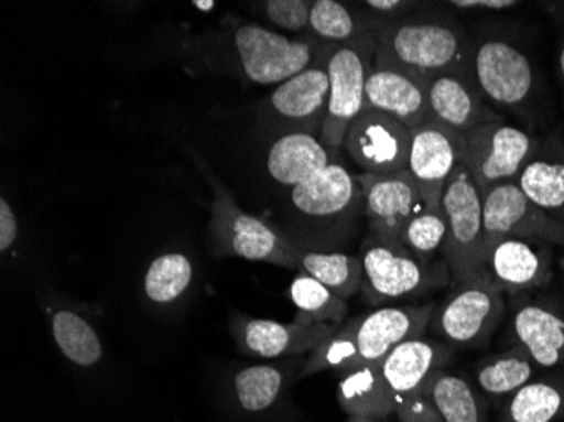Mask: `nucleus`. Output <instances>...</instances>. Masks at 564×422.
Segmentation results:
<instances>
[{"instance_id":"obj_22","label":"nucleus","mask_w":564,"mask_h":422,"mask_svg":"<svg viewBox=\"0 0 564 422\" xmlns=\"http://www.w3.org/2000/svg\"><path fill=\"white\" fill-rule=\"evenodd\" d=\"M366 107L395 117L411 130L417 129L431 119L426 76L376 66L367 78Z\"/></svg>"},{"instance_id":"obj_9","label":"nucleus","mask_w":564,"mask_h":422,"mask_svg":"<svg viewBox=\"0 0 564 422\" xmlns=\"http://www.w3.org/2000/svg\"><path fill=\"white\" fill-rule=\"evenodd\" d=\"M541 141L543 138L507 120L484 123L459 134V164L485 196L500 184L516 183Z\"/></svg>"},{"instance_id":"obj_42","label":"nucleus","mask_w":564,"mask_h":422,"mask_svg":"<svg viewBox=\"0 0 564 422\" xmlns=\"http://www.w3.org/2000/svg\"><path fill=\"white\" fill-rule=\"evenodd\" d=\"M563 141H564V138H563Z\"/></svg>"},{"instance_id":"obj_5","label":"nucleus","mask_w":564,"mask_h":422,"mask_svg":"<svg viewBox=\"0 0 564 422\" xmlns=\"http://www.w3.org/2000/svg\"><path fill=\"white\" fill-rule=\"evenodd\" d=\"M434 310L436 303L382 306L350 320L310 354L300 379L323 370L348 374L377 364L401 343L423 336Z\"/></svg>"},{"instance_id":"obj_6","label":"nucleus","mask_w":564,"mask_h":422,"mask_svg":"<svg viewBox=\"0 0 564 422\" xmlns=\"http://www.w3.org/2000/svg\"><path fill=\"white\" fill-rule=\"evenodd\" d=\"M362 291L369 304L417 300L452 281L445 260L423 262L401 246L367 237L362 247Z\"/></svg>"},{"instance_id":"obj_19","label":"nucleus","mask_w":564,"mask_h":422,"mask_svg":"<svg viewBox=\"0 0 564 422\" xmlns=\"http://www.w3.org/2000/svg\"><path fill=\"white\" fill-rule=\"evenodd\" d=\"M485 272L506 296L535 293L553 279V244L503 239L490 247Z\"/></svg>"},{"instance_id":"obj_13","label":"nucleus","mask_w":564,"mask_h":422,"mask_svg":"<svg viewBox=\"0 0 564 422\" xmlns=\"http://www.w3.org/2000/svg\"><path fill=\"white\" fill-rule=\"evenodd\" d=\"M333 46L326 47L322 58L282 82L262 104V119L269 129L279 132H312L319 138L329 97L326 62Z\"/></svg>"},{"instance_id":"obj_26","label":"nucleus","mask_w":564,"mask_h":422,"mask_svg":"<svg viewBox=\"0 0 564 422\" xmlns=\"http://www.w3.org/2000/svg\"><path fill=\"white\" fill-rule=\"evenodd\" d=\"M543 372L528 351L512 345L500 354L481 358L474 367V386L485 399L502 402Z\"/></svg>"},{"instance_id":"obj_32","label":"nucleus","mask_w":564,"mask_h":422,"mask_svg":"<svg viewBox=\"0 0 564 422\" xmlns=\"http://www.w3.org/2000/svg\"><path fill=\"white\" fill-rule=\"evenodd\" d=\"M286 386V372L279 365H253L236 376L237 399L249 412H261L271 408Z\"/></svg>"},{"instance_id":"obj_31","label":"nucleus","mask_w":564,"mask_h":422,"mask_svg":"<svg viewBox=\"0 0 564 422\" xmlns=\"http://www.w3.org/2000/svg\"><path fill=\"white\" fill-rule=\"evenodd\" d=\"M290 297L300 313L326 325L341 326L348 316L347 301L333 294L322 282L312 275L300 272L291 282Z\"/></svg>"},{"instance_id":"obj_18","label":"nucleus","mask_w":564,"mask_h":422,"mask_svg":"<svg viewBox=\"0 0 564 422\" xmlns=\"http://www.w3.org/2000/svg\"><path fill=\"white\" fill-rule=\"evenodd\" d=\"M512 345L528 351L541 370H564V306L534 293L510 297Z\"/></svg>"},{"instance_id":"obj_34","label":"nucleus","mask_w":564,"mask_h":422,"mask_svg":"<svg viewBox=\"0 0 564 422\" xmlns=\"http://www.w3.org/2000/svg\"><path fill=\"white\" fill-rule=\"evenodd\" d=\"M446 240V218L442 208H426L402 231V247L423 262H434Z\"/></svg>"},{"instance_id":"obj_36","label":"nucleus","mask_w":564,"mask_h":422,"mask_svg":"<svg viewBox=\"0 0 564 422\" xmlns=\"http://www.w3.org/2000/svg\"><path fill=\"white\" fill-rule=\"evenodd\" d=\"M421 2H409V0H367L360 8L366 24H382V22L395 21L404 18L409 12L420 8Z\"/></svg>"},{"instance_id":"obj_29","label":"nucleus","mask_w":564,"mask_h":422,"mask_svg":"<svg viewBox=\"0 0 564 422\" xmlns=\"http://www.w3.org/2000/svg\"><path fill=\"white\" fill-rule=\"evenodd\" d=\"M369 25L354 9L337 0H315L307 36L326 46L360 43L370 36Z\"/></svg>"},{"instance_id":"obj_39","label":"nucleus","mask_w":564,"mask_h":422,"mask_svg":"<svg viewBox=\"0 0 564 422\" xmlns=\"http://www.w3.org/2000/svg\"><path fill=\"white\" fill-rule=\"evenodd\" d=\"M556 69L557 78H560L561 85L564 88V34L560 37V43H557Z\"/></svg>"},{"instance_id":"obj_38","label":"nucleus","mask_w":564,"mask_h":422,"mask_svg":"<svg viewBox=\"0 0 564 422\" xmlns=\"http://www.w3.org/2000/svg\"><path fill=\"white\" fill-rule=\"evenodd\" d=\"M18 239V218L8 199H0V250L8 252Z\"/></svg>"},{"instance_id":"obj_8","label":"nucleus","mask_w":564,"mask_h":422,"mask_svg":"<svg viewBox=\"0 0 564 422\" xmlns=\"http://www.w3.org/2000/svg\"><path fill=\"white\" fill-rule=\"evenodd\" d=\"M506 297L489 274L453 284L452 293L436 304L430 328L452 348L487 347L506 316Z\"/></svg>"},{"instance_id":"obj_7","label":"nucleus","mask_w":564,"mask_h":422,"mask_svg":"<svg viewBox=\"0 0 564 422\" xmlns=\"http://www.w3.org/2000/svg\"><path fill=\"white\" fill-rule=\"evenodd\" d=\"M446 240L442 257L453 284L471 281L485 272L484 196L465 166L458 164L443 192Z\"/></svg>"},{"instance_id":"obj_37","label":"nucleus","mask_w":564,"mask_h":422,"mask_svg":"<svg viewBox=\"0 0 564 422\" xmlns=\"http://www.w3.org/2000/svg\"><path fill=\"white\" fill-rule=\"evenodd\" d=\"M446 8L452 9L453 12H499L512 11V9L521 6V2L516 0H449L443 2Z\"/></svg>"},{"instance_id":"obj_2","label":"nucleus","mask_w":564,"mask_h":422,"mask_svg":"<svg viewBox=\"0 0 564 422\" xmlns=\"http://www.w3.org/2000/svg\"><path fill=\"white\" fill-rule=\"evenodd\" d=\"M455 348L436 338H411L377 364L340 380V404L357 422H386L426 392L434 374L448 367Z\"/></svg>"},{"instance_id":"obj_15","label":"nucleus","mask_w":564,"mask_h":422,"mask_svg":"<svg viewBox=\"0 0 564 422\" xmlns=\"http://www.w3.org/2000/svg\"><path fill=\"white\" fill-rule=\"evenodd\" d=\"M503 239L543 240L564 247V227L547 217L516 183H506L484 196L485 253Z\"/></svg>"},{"instance_id":"obj_17","label":"nucleus","mask_w":564,"mask_h":422,"mask_svg":"<svg viewBox=\"0 0 564 422\" xmlns=\"http://www.w3.org/2000/svg\"><path fill=\"white\" fill-rule=\"evenodd\" d=\"M340 326L315 322L303 313L297 314L293 323L249 318L243 314H237L230 322V332L239 345V350L249 357L268 360L312 354Z\"/></svg>"},{"instance_id":"obj_24","label":"nucleus","mask_w":564,"mask_h":422,"mask_svg":"<svg viewBox=\"0 0 564 422\" xmlns=\"http://www.w3.org/2000/svg\"><path fill=\"white\" fill-rule=\"evenodd\" d=\"M516 184L547 217L564 227V141L560 134L543 138Z\"/></svg>"},{"instance_id":"obj_20","label":"nucleus","mask_w":564,"mask_h":422,"mask_svg":"<svg viewBox=\"0 0 564 422\" xmlns=\"http://www.w3.org/2000/svg\"><path fill=\"white\" fill-rule=\"evenodd\" d=\"M458 164L459 134L433 119L413 130L408 170L427 208H440L446 183Z\"/></svg>"},{"instance_id":"obj_16","label":"nucleus","mask_w":564,"mask_h":422,"mask_svg":"<svg viewBox=\"0 0 564 422\" xmlns=\"http://www.w3.org/2000/svg\"><path fill=\"white\" fill-rule=\"evenodd\" d=\"M357 177L362 186L370 237L402 247V231L427 208L413 174L404 170L394 174L362 173Z\"/></svg>"},{"instance_id":"obj_21","label":"nucleus","mask_w":564,"mask_h":422,"mask_svg":"<svg viewBox=\"0 0 564 422\" xmlns=\"http://www.w3.org/2000/svg\"><path fill=\"white\" fill-rule=\"evenodd\" d=\"M430 116L436 122L465 134L484 123L506 120L490 107L471 80L470 69H453L426 76Z\"/></svg>"},{"instance_id":"obj_30","label":"nucleus","mask_w":564,"mask_h":422,"mask_svg":"<svg viewBox=\"0 0 564 422\" xmlns=\"http://www.w3.org/2000/svg\"><path fill=\"white\" fill-rule=\"evenodd\" d=\"M51 328L62 354L73 364L91 367L101 358V343L97 332L73 311H56Z\"/></svg>"},{"instance_id":"obj_14","label":"nucleus","mask_w":564,"mask_h":422,"mask_svg":"<svg viewBox=\"0 0 564 422\" xmlns=\"http://www.w3.org/2000/svg\"><path fill=\"white\" fill-rule=\"evenodd\" d=\"M411 141L413 130L401 120L366 107L348 127L341 148L364 173L394 174L408 170Z\"/></svg>"},{"instance_id":"obj_11","label":"nucleus","mask_w":564,"mask_h":422,"mask_svg":"<svg viewBox=\"0 0 564 422\" xmlns=\"http://www.w3.org/2000/svg\"><path fill=\"white\" fill-rule=\"evenodd\" d=\"M232 47L250 84L278 87L315 65L328 46L310 36L291 37L259 24H240L234 30Z\"/></svg>"},{"instance_id":"obj_41","label":"nucleus","mask_w":564,"mask_h":422,"mask_svg":"<svg viewBox=\"0 0 564 422\" xmlns=\"http://www.w3.org/2000/svg\"><path fill=\"white\" fill-rule=\"evenodd\" d=\"M193 4L199 9H212L215 6L214 2H193Z\"/></svg>"},{"instance_id":"obj_28","label":"nucleus","mask_w":564,"mask_h":422,"mask_svg":"<svg viewBox=\"0 0 564 422\" xmlns=\"http://www.w3.org/2000/svg\"><path fill=\"white\" fill-rule=\"evenodd\" d=\"M297 271L312 275L345 301L362 289V263L357 257L347 253L300 247Z\"/></svg>"},{"instance_id":"obj_40","label":"nucleus","mask_w":564,"mask_h":422,"mask_svg":"<svg viewBox=\"0 0 564 422\" xmlns=\"http://www.w3.org/2000/svg\"><path fill=\"white\" fill-rule=\"evenodd\" d=\"M544 11L554 18V21L564 22V4L563 2H551V4H541Z\"/></svg>"},{"instance_id":"obj_12","label":"nucleus","mask_w":564,"mask_h":422,"mask_svg":"<svg viewBox=\"0 0 564 422\" xmlns=\"http://www.w3.org/2000/svg\"><path fill=\"white\" fill-rule=\"evenodd\" d=\"M376 40L372 34L360 43L333 46L329 51V97L319 141L333 154L344 145L345 134L355 117L366 109L367 78L376 59Z\"/></svg>"},{"instance_id":"obj_4","label":"nucleus","mask_w":564,"mask_h":422,"mask_svg":"<svg viewBox=\"0 0 564 422\" xmlns=\"http://www.w3.org/2000/svg\"><path fill=\"white\" fill-rule=\"evenodd\" d=\"M362 212L360 181L344 164L332 163L288 190L279 228L297 247L329 252L354 234Z\"/></svg>"},{"instance_id":"obj_23","label":"nucleus","mask_w":564,"mask_h":422,"mask_svg":"<svg viewBox=\"0 0 564 422\" xmlns=\"http://www.w3.org/2000/svg\"><path fill=\"white\" fill-rule=\"evenodd\" d=\"M333 155L312 132H279L269 145L265 170L274 183L291 190L335 163Z\"/></svg>"},{"instance_id":"obj_27","label":"nucleus","mask_w":564,"mask_h":422,"mask_svg":"<svg viewBox=\"0 0 564 422\" xmlns=\"http://www.w3.org/2000/svg\"><path fill=\"white\" fill-rule=\"evenodd\" d=\"M427 389L443 422H489L484 396L470 380L448 367L431 377Z\"/></svg>"},{"instance_id":"obj_3","label":"nucleus","mask_w":564,"mask_h":422,"mask_svg":"<svg viewBox=\"0 0 564 422\" xmlns=\"http://www.w3.org/2000/svg\"><path fill=\"white\" fill-rule=\"evenodd\" d=\"M367 25L376 40V66L421 76L470 69V30L445 4L421 2L404 18Z\"/></svg>"},{"instance_id":"obj_10","label":"nucleus","mask_w":564,"mask_h":422,"mask_svg":"<svg viewBox=\"0 0 564 422\" xmlns=\"http://www.w3.org/2000/svg\"><path fill=\"white\" fill-rule=\"evenodd\" d=\"M212 237L224 256L297 269L300 247L278 225L246 214L230 193L217 186L212 205Z\"/></svg>"},{"instance_id":"obj_25","label":"nucleus","mask_w":564,"mask_h":422,"mask_svg":"<svg viewBox=\"0 0 564 422\" xmlns=\"http://www.w3.org/2000/svg\"><path fill=\"white\" fill-rule=\"evenodd\" d=\"M497 422H564V370H543L503 399Z\"/></svg>"},{"instance_id":"obj_33","label":"nucleus","mask_w":564,"mask_h":422,"mask_svg":"<svg viewBox=\"0 0 564 422\" xmlns=\"http://www.w3.org/2000/svg\"><path fill=\"white\" fill-rule=\"evenodd\" d=\"M193 278L192 262L183 253H164L152 260L144 278L145 296L158 304L176 301L188 289Z\"/></svg>"},{"instance_id":"obj_35","label":"nucleus","mask_w":564,"mask_h":422,"mask_svg":"<svg viewBox=\"0 0 564 422\" xmlns=\"http://www.w3.org/2000/svg\"><path fill=\"white\" fill-rule=\"evenodd\" d=\"M312 6L313 2L307 0H268L262 4V11L282 34L304 37L303 34L310 33Z\"/></svg>"},{"instance_id":"obj_1","label":"nucleus","mask_w":564,"mask_h":422,"mask_svg":"<svg viewBox=\"0 0 564 422\" xmlns=\"http://www.w3.org/2000/svg\"><path fill=\"white\" fill-rule=\"evenodd\" d=\"M471 33L470 75L499 116H514L529 132L546 122L547 87L540 66L518 34L497 22H480Z\"/></svg>"}]
</instances>
